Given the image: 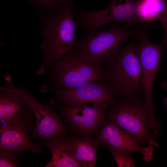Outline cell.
<instances>
[{"instance_id":"cell-1","label":"cell","mask_w":167,"mask_h":167,"mask_svg":"<svg viewBox=\"0 0 167 167\" xmlns=\"http://www.w3.org/2000/svg\"><path fill=\"white\" fill-rule=\"evenodd\" d=\"M74 4H67L50 15L39 14L42 25L38 33L42 39L40 49L44 57L36 72L38 75H43L47 69H51L76 43L75 33L78 27Z\"/></svg>"},{"instance_id":"cell-2","label":"cell","mask_w":167,"mask_h":167,"mask_svg":"<svg viewBox=\"0 0 167 167\" xmlns=\"http://www.w3.org/2000/svg\"><path fill=\"white\" fill-rule=\"evenodd\" d=\"M127 24L113 23L106 30H94L82 36L71 50L78 58L108 67L115 61L120 45L139 30Z\"/></svg>"},{"instance_id":"cell-3","label":"cell","mask_w":167,"mask_h":167,"mask_svg":"<svg viewBox=\"0 0 167 167\" xmlns=\"http://www.w3.org/2000/svg\"><path fill=\"white\" fill-rule=\"evenodd\" d=\"M43 75L48 81L41 91L46 92L50 89H73L90 82H105L108 71L104 66L79 58L70 50Z\"/></svg>"},{"instance_id":"cell-4","label":"cell","mask_w":167,"mask_h":167,"mask_svg":"<svg viewBox=\"0 0 167 167\" xmlns=\"http://www.w3.org/2000/svg\"><path fill=\"white\" fill-rule=\"evenodd\" d=\"M107 109L108 120L131 135L143 147H158L154 134L151 133L150 115L145 101L138 96L122 97L116 99Z\"/></svg>"},{"instance_id":"cell-5","label":"cell","mask_w":167,"mask_h":167,"mask_svg":"<svg viewBox=\"0 0 167 167\" xmlns=\"http://www.w3.org/2000/svg\"><path fill=\"white\" fill-rule=\"evenodd\" d=\"M129 44L120 47L114 62L107 68V81L116 96L122 97L140 96V66L135 50V37Z\"/></svg>"},{"instance_id":"cell-6","label":"cell","mask_w":167,"mask_h":167,"mask_svg":"<svg viewBox=\"0 0 167 167\" xmlns=\"http://www.w3.org/2000/svg\"><path fill=\"white\" fill-rule=\"evenodd\" d=\"M139 42L136 45V52L140 66V84L145 97V102L153 127L159 124L154 113L152 101V88L155 77L160 69L163 50L165 45L162 42L156 44L149 39L147 30H139L135 36Z\"/></svg>"},{"instance_id":"cell-7","label":"cell","mask_w":167,"mask_h":167,"mask_svg":"<svg viewBox=\"0 0 167 167\" xmlns=\"http://www.w3.org/2000/svg\"><path fill=\"white\" fill-rule=\"evenodd\" d=\"M140 1L113 0L102 10L82 12L76 15L78 27L88 32L99 29L103 25L110 23L123 22L134 27L143 24L138 12Z\"/></svg>"},{"instance_id":"cell-8","label":"cell","mask_w":167,"mask_h":167,"mask_svg":"<svg viewBox=\"0 0 167 167\" xmlns=\"http://www.w3.org/2000/svg\"><path fill=\"white\" fill-rule=\"evenodd\" d=\"M7 82L9 86L22 95L36 117V122L33 131L29 135L32 140L37 139L45 141L53 138H62L66 136L61 114L55 111L53 104L49 103L45 105L41 103L24 86L20 88L16 87L11 79Z\"/></svg>"},{"instance_id":"cell-9","label":"cell","mask_w":167,"mask_h":167,"mask_svg":"<svg viewBox=\"0 0 167 167\" xmlns=\"http://www.w3.org/2000/svg\"><path fill=\"white\" fill-rule=\"evenodd\" d=\"M47 92L55 95L57 103L76 107L91 104L92 106L104 111L116 99L113 90L105 82H90L73 89H50Z\"/></svg>"},{"instance_id":"cell-10","label":"cell","mask_w":167,"mask_h":167,"mask_svg":"<svg viewBox=\"0 0 167 167\" xmlns=\"http://www.w3.org/2000/svg\"><path fill=\"white\" fill-rule=\"evenodd\" d=\"M7 85L0 88V128H17L29 132L34 128V115L22 95Z\"/></svg>"},{"instance_id":"cell-11","label":"cell","mask_w":167,"mask_h":167,"mask_svg":"<svg viewBox=\"0 0 167 167\" xmlns=\"http://www.w3.org/2000/svg\"><path fill=\"white\" fill-rule=\"evenodd\" d=\"M49 103L61 112L64 122L79 134L83 136H92L97 134L106 121V113L92 106L85 105L72 107L60 106L50 99Z\"/></svg>"},{"instance_id":"cell-12","label":"cell","mask_w":167,"mask_h":167,"mask_svg":"<svg viewBox=\"0 0 167 167\" xmlns=\"http://www.w3.org/2000/svg\"><path fill=\"white\" fill-rule=\"evenodd\" d=\"M96 140L103 145H110L129 155L139 152L142 155L143 160L147 162L152 159L153 147H143L131 135L108 120L100 130Z\"/></svg>"},{"instance_id":"cell-13","label":"cell","mask_w":167,"mask_h":167,"mask_svg":"<svg viewBox=\"0 0 167 167\" xmlns=\"http://www.w3.org/2000/svg\"><path fill=\"white\" fill-rule=\"evenodd\" d=\"M73 137L53 138L46 141H37L34 143L47 147L52 157L45 167H80L72 153Z\"/></svg>"},{"instance_id":"cell-14","label":"cell","mask_w":167,"mask_h":167,"mask_svg":"<svg viewBox=\"0 0 167 167\" xmlns=\"http://www.w3.org/2000/svg\"><path fill=\"white\" fill-rule=\"evenodd\" d=\"M28 132L17 128H0V149L36 154L42 153V147L33 143Z\"/></svg>"},{"instance_id":"cell-15","label":"cell","mask_w":167,"mask_h":167,"mask_svg":"<svg viewBox=\"0 0 167 167\" xmlns=\"http://www.w3.org/2000/svg\"><path fill=\"white\" fill-rule=\"evenodd\" d=\"M99 143L90 136L81 139L73 137V155L81 167L95 166Z\"/></svg>"},{"instance_id":"cell-16","label":"cell","mask_w":167,"mask_h":167,"mask_svg":"<svg viewBox=\"0 0 167 167\" xmlns=\"http://www.w3.org/2000/svg\"><path fill=\"white\" fill-rule=\"evenodd\" d=\"M29 2L42 10L55 13L66 5L74 3V0H28Z\"/></svg>"},{"instance_id":"cell-17","label":"cell","mask_w":167,"mask_h":167,"mask_svg":"<svg viewBox=\"0 0 167 167\" xmlns=\"http://www.w3.org/2000/svg\"><path fill=\"white\" fill-rule=\"evenodd\" d=\"M109 151L114 158L118 167L135 166L132 155L108 145H104Z\"/></svg>"},{"instance_id":"cell-18","label":"cell","mask_w":167,"mask_h":167,"mask_svg":"<svg viewBox=\"0 0 167 167\" xmlns=\"http://www.w3.org/2000/svg\"><path fill=\"white\" fill-rule=\"evenodd\" d=\"M22 152L8 151L0 149V167L19 166V156Z\"/></svg>"},{"instance_id":"cell-19","label":"cell","mask_w":167,"mask_h":167,"mask_svg":"<svg viewBox=\"0 0 167 167\" xmlns=\"http://www.w3.org/2000/svg\"><path fill=\"white\" fill-rule=\"evenodd\" d=\"M161 86L164 89L167 90V81H163L161 83Z\"/></svg>"},{"instance_id":"cell-20","label":"cell","mask_w":167,"mask_h":167,"mask_svg":"<svg viewBox=\"0 0 167 167\" xmlns=\"http://www.w3.org/2000/svg\"><path fill=\"white\" fill-rule=\"evenodd\" d=\"M165 106L167 108V97L165 98L163 100Z\"/></svg>"},{"instance_id":"cell-21","label":"cell","mask_w":167,"mask_h":167,"mask_svg":"<svg viewBox=\"0 0 167 167\" xmlns=\"http://www.w3.org/2000/svg\"><path fill=\"white\" fill-rule=\"evenodd\" d=\"M10 0V1H13V0Z\"/></svg>"}]
</instances>
